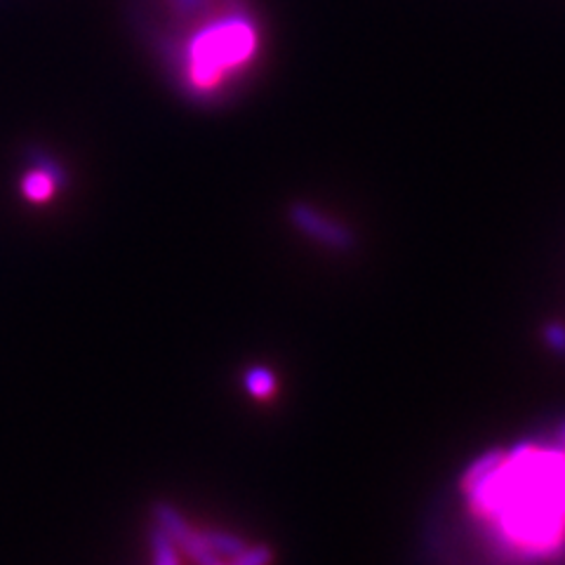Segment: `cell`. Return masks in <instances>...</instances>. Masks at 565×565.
<instances>
[{"mask_svg":"<svg viewBox=\"0 0 565 565\" xmlns=\"http://www.w3.org/2000/svg\"><path fill=\"white\" fill-rule=\"evenodd\" d=\"M473 523L500 556L546 565L565 556V446L525 440L476 457L462 476Z\"/></svg>","mask_w":565,"mask_h":565,"instance_id":"obj_1","label":"cell"},{"mask_svg":"<svg viewBox=\"0 0 565 565\" xmlns=\"http://www.w3.org/2000/svg\"><path fill=\"white\" fill-rule=\"evenodd\" d=\"M161 52L191 102L220 104L253 76L264 55V26L245 0H234Z\"/></svg>","mask_w":565,"mask_h":565,"instance_id":"obj_2","label":"cell"},{"mask_svg":"<svg viewBox=\"0 0 565 565\" xmlns=\"http://www.w3.org/2000/svg\"><path fill=\"white\" fill-rule=\"evenodd\" d=\"M290 222L299 234L309 241L330 247V250H347L353 245V234L347 224L330 217L328 212L309 203H297L290 210Z\"/></svg>","mask_w":565,"mask_h":565,"instance_id":"obj_3","label":"cell"},{"mask_svg":"<svg viewBox=\"0 0 565 565\" xmlns=\"http://www.w3.org/2000/svg\"><path fill=\"white\" fill-rule=\"evenodd\" d=\"M62 172L60 168L47 161V158H39L35 166L31 168V172L24 174L22 180V193L24 199L31 203H47L55 191L62 186Z\"/></svg>","mask_w":565,"mask_h":565,"instance_id":"obj_4","label":"cell"},{"mask_svg":"<svg viewBox=\"0 0 565 565\" xmlns=\"http://www.w3.org/2000/svg\"><path fill=\"white\" fill-rule=\"evenodd\" d=\"M243 388L253 401L267 403V401L276 398V394H278V377H276L274 370L267 367V365H253V367L245 370Z\"/></svg>","mask_w":565,"mask_h":565,"instance_id":"obj_5","label":"cell"},{"mask_svg":"<svg viewBox=\"0 0 565 565\" xmlns=\"http://www.w3.org/2000/svg\"><path fill=\"white\" fill-rule=\"evenodd\" d=\"M149 546H151V565H182V556L177 552L174 542L156 523L151 527Z\"/></svg>","mask_w":565,"mask_h":565,"instance_id":"obj_6","label":"cell"},{"mask_svg":"<svg viewBox=\"0 0 565 565\" xmlns=\"http://www.w3.org/2000/svg\"><path fill=\"white\" fill-rule=\"evenodd\" d=\"M546 340L558 351H565V328L563 326H550L546 328Z\"/></svg>","mask_w":565,"mask_h":565,"instance_id":"obj_7","label":"cell"},{"mask_svg":"<svg viewBox=\"0 0 565 565\" xmlns=\"http://www.w3.org/2000/svg\"><path fill=\"white\" fill-rule=\"evenodd\" d=\"M561 444H563V446H565V431H563V440H561Z\"/></svg>","mask_w":565,"mask_h":565,"instance_id":"obj_8","label":"cell"}]
</instances>
